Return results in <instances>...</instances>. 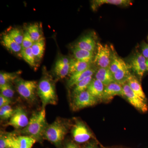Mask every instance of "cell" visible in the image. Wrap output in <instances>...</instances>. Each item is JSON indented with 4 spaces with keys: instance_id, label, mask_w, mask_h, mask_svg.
<instances>
[{
    "instance_id": "6da1fadb",
    "label": "cell",
    "mask_w": 148,
    "mask_h": 148,
    "mask_svg": "<svg viewBox=\"0 0 148 148\" xmlns=\"http://www.w3.org/2000/svg\"><path fill=\"white\" fill-rule=\"evenodd\" d=\"M47 125L45 109L42 108L32 114L29 124L24 129L18 130V133L32 137L37 142H41L44 140V134Z\"/></svg>"
},
{
    "instance_id": "7a4b0ae2",
    "label": "cell",
    "mask_w": 148,
    "mask_h": 148,
    "mask_svg": "<svg viewBox=\"0 0 148 148\" xmlns=\"http://www.w3.org/2000/svg\"><path fill=\"white\" fill-rule=\"evenodd\" d=\"M69 121L59 118L56 119L51 124H48L44 134V140L60 148L71 127Z\"/></svg>"
},
{
    "instance_id": "3957f363",
    "label": "cell",
    "mask_w": 148,
    "mask_h": 148,
    "mask_svg": "<svg viewBox=\"0 0 148 148\" xmlns=\"http://www.w3.org/2000/svg\"><path fill=\"white\" fill-rule=\"evenodd\" d=\"M37 92L42 103V108H45L47 105L57 104L58 98L54 84L48 78H43L40 81Z\"/></svg>"
},
{
    "instance_id": "277c9868",
    "label": "cell",
    "mask_w": 148,
    "mask_h": 148,
    "mask_svg": "<svg viewBox=\"0 0 148 148\" xmlns=\"http://www.w3.org/2000/svg\"><path fill=\"white\" fill-rule=\"evenodd\" d=\"M38 86L36 81L20 79L16 82V89L21 98L29 103H33L36 99V92Z\"/></svg>"
},
{
    "instance_id": "5b68a950",
    "label": "cell",
    "mask_w": 148,
    "mask_h": 148,
    "mask_svg": "<svg viewBox=\"0 0 148 148\" xmlns=\"http://www.w3.org/2000/svg\"><path fill=\"white\" fill-rule=\"evenodd\" d=\"M71 132L74 142L77 144L87 143L93 138L92 133L87 125L79 120H76L72 126Z\"/></svg>"
},
{
    "instance_id": "8992f818",
    "label": "cell",
    "mask_w": 148,
    "mask_h": 148,
    "mask_svg": "<svg viewBox=\"0 0 148 148\" xmlns=\"http://www.w3.org/2000/svg\"><path fill=\"white\" fill-rule=\"evenodd\" d=\"M96 55L93 62L98 68H109L112 55V47L108 45H103L101 43H97Z\"/></svg>"
},
{
    "instance_id": "52a82bcc",
    "label": "cell",
    "mask_w": 148,
    "mask_h": 148,
    "mask_svg": "<svg viewBox=\"0 0 148 148\" xmlns=\"http://www.w3.org/2000/svg\"><path fill=\"white\" fill-rule=\"evenodd\" d=\"M98 101L87 90H85L73 96L71 103L72 109L74 111L79 110L95 106Z\"/></svg>"
},
{
    "instance_id": "ba28073f",
    "label": "cell",
    "mask_w": 148,
    "mask_h": 148,
    "mask_svg": "<svg viewBox=\"0 0 148 148\" xmlns=\"http://www.w3.org/2000/svg\"><path fill=\"white\" fill-rule=\"evenodd\" d=\"M122 85L125 98L135 108L138 110L145 113L148 110V106L147 101L141 98L132 90L127 83Z\"/></svg>"
},
{
    "instance_id": "9c48e42d",
    "label": "cell",
    "mask_w": 148,
    "mask_h": 148,
    "mask_svg": "<svg viewBox=\"0 0 148 148\" xmlns=\"http://www.w3.org/2000/svg\"><path fill=\"white\" fill-rule=\"evenodd\" d=\"M29 119L26 111L21 107H17L6 124L7 126H11L15 129L21 130L29 124Z\"/></svg>"
},
{
    "instance_id": "30bf717a",
    "label": "cell",
    "mask_w": 148,
    "mask_h": 148,
    "mask_svg": "<svg viewBox=\"0 0 148 148\" xmlns=\"http://www.w3.org/2000/svg\"><path fill=\"white\" fill-rule=\"evenodd\" d=\"M129 66L140 79L148 71L147 59L142 53L137 52L130 58Z\"/></svg>"
},
{
    "instance_id": "8fae6325",
    "label": "cell",
    "mask_w": 148,
    "mask_h": 148,
    "mask_svg": "<svg viewBox=\"0 0 148 148\" xmlns=\"http://www.w3.org/2000/svg\"><path fill=\"white\" fill-rule=\"evenodd\" d=\"M117 95L124 97L122 85L114 82L105 86L102 101L108 102Z\"/></svg>"
},
{
    "instance_id": "7c38bea8",
    "label": "cell",
    "mask_w": 148,
    "mask_h": 148,
    "mask_svg": "<svg viewBox=\"0 0 148 148\" xmlns=\"http://www.w3.org/2000/svg\"><path fill=\"white\" fill-rule=\"evenodd\" d=\"M130 69L129 65L122 59L116 71L113 74L114 82L121 85L127 82V79L132 75L130 71Z\"/></svg>"
},
{
    "instance_id": "4fadbf2b",
    "label": "cell",
    "mask_w": 148,
    "mask_h": 148,
    "mask_svg": "<svg viewBox=\"0 0 148 148\" xmlns=\"http://www.w3.org/2000/svg\"><path fill=\"white\" fill-rule=\"evenodd\" d=\"M97 43L94 35L89 34L82 37L74 45V47L94 52L96 49Z\"/></svg>"
},
{
    "instance_id": "5bb4252c",
    "label": "cell",
    "mask_w": 148,
    "mask_h": 148,
    "mask_svg": "<svg viewBox=\"0 0 148 148\" xmlns=\"http://www.w3.org/2000/svg\"><path fill=\"white\" fill-rule=\"evenodd\" d=\"M34 138L27 135L14 136L10 148H32L36 142Z\"/></svg>"
},
{
    "instance_id": "9a60e30c",
    "label": "cell",
    "mask_w": 148,
    "mask_h": 148,
    "mask_svg": "<svg viewBox=\"0 0 148 148\" xmlns=\"http://www.w3.org/2000/svg\"><path fill=\"white\" fill-rule=\"evenodd\" d=\"M97 70V69L92 66L90 69L84 71L71 75L68 81V86L70 88L74 87L77 84L88 77L92 76Z\"/></svg>"
},
{
    "instance_id": "2e32d148",
    "label": "cell",
    "mask_w": 148,
    "mask_h": 148,
    "mask_svg": "<svg viewBox=\"0 0 148 148\" xmlns=\"http://www.w3.org/2000/svg\"><path fill=\"white\" fill-rule=\"evenodd\" d=\"M70 60L67 58H59L56 62L54 72L55 74L60 78H64L69 74Z\"/></svg>"
},
{
    "instance_id": "e0dca14e",
    "label": "cell",
    "mask_w": 148,
    "mask_h": 148,
    "mask_svg": "<svg viewBox=\"0 0 148 148\" xmlns=\"http://www.w3.org/2000/svg\"><path fill=\"white\" fill-rule=\"evenodd\" d=\"M105 87L100 81L93 78L87 90L98 101H102Z\"/></svg>"
},
{
    "instance_id": "ac0fdd59",
    "label": "cell",
    "mask_w": 148,
    "mask_h": 148,
    "mask_svg": "<svg viewBox=\"0 0 148 148\" xmlns=\"http://www.w3.org/2000/svg\"><path fill=\"white\" fill-rule=\"evenodd\" d=\"M95 78L100 81L105 86L114 82L113 75L109 68H98L95 74Z\"/></svg>"
},
{
    "instance_id": "d6986e66",
    "label": "cell",
    "mask_w": 148,
    "mask_h": 148,
    "mask_svg": "<svg viewBox=\"0 0 148 148\" xmlns=\"http://www.w3.org/2000/svg\"><path fill=\"white\" fill-rule=\"evenodd\" d=\"M92 63L79 61L75 59L70 60V68L69 74L76 73L86 71L92 67Z\"/></svg>"
},
{
    "instance_id": "ffe728a7",
    "label": "cell",
    "mask_w": 148,
    "mask_h": 148,
    "mask_svg": "<svg viewBox=\"0 0 148 148\" xmlns=\"http://www.w3.org/2000/svg\"><path fill=\"white\" fill-rule=\"evenodd\" d=\"M75 59L79 61L91 62L94 60V52L74 47L72 50Z\"/></svg>"
},
{
    "instance_id": "44dd1931",
    "label": "cell",
    "mask_w": 148,
    "mask_h": 148,
    "mask_svg": "<svg viewBox=\"0 0 148 148\" xmlns=\"http://www.w3.org/2000/svg\"><path fill=\"white\" fill-rule=\"evenodd\" d=\"M104 4L127 6L132 4V2L130 0H95L92 1V8L93 10H95Z\"/></svg>"
},
{
    "instance_id": "7402d4cb",
    "label": "cell",
    "mask_w": 148,
    "mask_h": 148,
    "mask_svg": "<svg viewBox=\"0 0 148 148\" xmlns=\"http://www.w3.org/2000/svg\"><path fill=\"white\" fill-rule=\"evenodd\" d=\"M126 83L137 95L147 101V98L143 91L141 84L135 76L131 75L127 79Z\"/></svg>"
},
{
    "instance_id": "603a6c76",
    "label": "cell",
    "mask_w": 148,
    "mask_h": 148,
    "mask_svg": "<svg viewBox=\"0 0 148 148\" xmlns=\"http://www.w3.org/2000/svg\"><path fill=\"white\" fill-rule=\"evenodd\" d=\"M2 42L6 48L14 53L21 52L22 50L21 45L14 41L8 34L3 35Z\"/></svg>"
},
{
    "instance_id": "cb8c5ba5",
    "label": "cell",
    "mask_w": 148,
    "mask_h": 148,
    "mask_svg": "<svg viewBox=\"0 0 148 148\" xmlns=\"http://www.w3.org/2000/svg\"><path fill=\"white\" fill-rule=\"evenodd\" d=\"M31 48L33 54L36 59H41L43 56L45 49L44 38H42L39 40L34 43Z\"/></svg>"
},
{
    "instance_id": "d4e9b609",
    "label": "cell",
    "mask_w": 148,
    "mask_h": 148,
    "mask_svg": "<svg viewBox=\"0 0 148 148\" xmlns=\"http://www.w3.org/2000/svg\"><path fill=\"white\" fill-rule=\"evenodd\" d=\"M93 78L92 76L88 77L86 78L80 82L76 84L74 86L72 95H77L80 92L87 90L89 86L90 83L92 81Z\"/></svg>"
},
{
    "instance_id": "484cf974",
    "label": "cell",
    "mask_w": 148,
    "mask_h": 148,
    "mask_svg": "<svg viewBox=\"0 0 148 148\" xmlns=\"http://www.w3.org/2000/svg\"><path fill=\"white\" fill-rule=\"evenodd\" d=\"M27 32L29 33L34 42H36L42 38V35L38 24H32L27 27Z\"/></svg>"
},
{
    "instance_id": "4316f807",
    "label": "cell",
    "mask_w": 148,
    "mask_h": 148,
    "mask_svg": "<svg viewBox=\"0 0 148 148\" xmlns=\"http://www.w3.org/2000/svg\"><path fill=\"white\" fill-rule=\"evenodd\" d=\"M15 135V133L1 132L0 148H10L12 139Z\"/></svg>"
},
{
    "instance_id": "83f0119b",
    "label": "cell",
    "mask_w": 148,
    "mask_h": 148,
    "mask_svg": "<svg viewBox=\"0 0 148 148\" xmlns=\"http://www.w3.org/2000/svg\"><path fill=\"white\" fill-rule=\"evenodd\" d=\"M20 53L21 57L29 65L32 67H35L36 66V58L33 54L31 48L22 49Z\"/></svg>"
},
{
    "instance_id": "f1b7e54d",
    "label": "cell",
    "mask_w": 148,
    "mask_h": 148,
    "mask_svg": "<svg viewBox=\"0 0 148 148\" xmlns=\"http://www.w3.org/2000/svg\"><path fill=\"white\" fill-rule=\"evenodd\" d=\"M18 74V73L1 72L0 73V86L10 84V82L17 78Z\"/></svg>"
},
{
    "instance_id": "f546056e",
    "label": "cell",
    "mask_w": 148,
    "mask_h": 148,
    "mask_svg": "<svg viewBox=\"0 0 148 148\" xmlns=\"http://www.w3.org/2000/svg\"><path fill=\"white\" fill-rule=\"evenodd\" d=\"M11 106L8 105L0 108V118L2 120L6 121L10 119L14 112Z\"/></svg>"
},
{
    "instance_id": "4dcf8cb0",
    "label": "cell",
    "mask_w": 148,
    "mask_h": 148,
    "mask_svg": "<svg viewBox=\"0 0 148 148\" xmlns=\"http://www.w3.org/2000/svg\"><path fill=\"white\" fill-rule=\"evenodd\" d=\"M8 34L14 41L21 45L24 38V34H22L19 29L16 28L11 29L8 32Z\"/></svg>"
},
{
    "instance_id": "1f68e13d",
    "label": "cell",
    "mask_w": 148,
    "mask_h": 148,
    "mask_svg": "<svg viewBox=\"0 0 148 148\" xmlns=\"http://www.w3.org/2000/svg\"><path fill=\"white\" fill-rule=\"evenodd\" d=\"M1 94L3 96L11 99L14 95V90L10 84L0 86Z\"/></svg>"
},
{
    "instance_id": "d6a6232c",
    "label": "cell",
    "mask_w": 148,
    "mask_h": 148,
    "mask_svg": "<svg viewBox=\"0 0 148 148\" xmlns=\"http://www.w3.org/2000/svg\"><path fill=\"white\" fill-rule=\"evenodd\" d=\"M34 43V42L32 40L29 33L26 31L24 34V38L21 44L22 48L28 49L31 48Z\"/></svg>"
},
{
    "instance_id": "836d02e7",
    "label": "cell",
    "mask_w": 148,
    "mask_h": 148,
    "mask_svg": "<svg viewBox=\"0 0 148 148\" xmlns=\"http://www.w3.org/2000/svg\"><path fill=\"white\" fill-rule=\"evenodd\" d=\"M11 103V99L5 97L1 94L0 95V108L5 106H8L10 105Z\"/></svg>"
},
{
    "instance_id": "e575fe53",
    "label": "cell",
    "mask_w": 148,
    "mask_h": 148,
    "mask_svg": "<svg viewBox=\"0 0 148 148\" xmlns=\"http://www.w3.org/2000/svg\"><path fill=\"white\" fill-rule=\"evenodd\" d=\"M142 54L146 58L148 59V44L145 43L143 44L141 46Z\"/></svg>"
},
{
    "instance_id": "d590c367",
    "label": "cell",
    "mask_w": 148,
    "mask_h": 148,
    "mask_svg": "<svg viewBox=\"0 0 148 148\" xmlns=\"http://www.w3.org/2000/svg\"><path fill=\"white\" fill-rule=\"evenodd\" d=\"M83 148H100L98 146V143L95 141H90L85 145Z\"/></svg>"
},
{
    "instance_id": "8d00e7d4",
    "label": "cell",
    "mask_w": 148,
    "mask_h": 148,
    "mask_svg": "<svg viewBox=\"0 0 148 148\" xmlns=\"http://www.w3.org/2000/svg\"><path fill=\"white\" fill-rule=\"evenodd\" d=\"M64 148H81L77 143L74 141H69L66 143Z\"/></svg>"
},
{
    "instance_id": "74e56055",
    "label": "cell",
    "mask_w": 148,
    "mask_h": 148,
    "mask_svg": "<svg viewBox=\"0 0 148 148\" xmlns=\"http://www.w3.org/2000/svg\"><path fill=\"white\" fill-rule=\"evenodd\" d=\"M124 148V147H117V148Z\"/></svg>"
},
{
    "instance_id": "f35d334b",
    "label": "cell",
    "mask_w": 148,
    "mask_h": 148,
    "mask_svg": "<svg viewBox=\"0 0 148 148\" xmlns=\"http://www.w3.org/2000/svg\"></svg>"
}]
</instances>
